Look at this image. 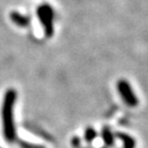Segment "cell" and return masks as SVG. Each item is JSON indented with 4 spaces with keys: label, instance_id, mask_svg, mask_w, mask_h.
I'll return each instance as SVG.
<instances>
[{
    "label": "cell",
    "instance_id": "6da1fadb",
    "mask_svg": "<svg viewBox=\"0 0 148 148\" xmlns=\"http://www.w3.org/2000/svg\"><path fill=\"white\" fill-rule=\"evenodd\" d=\"M16 92L14 88L6 90L2 103V123L3 134L6 141L12 142L16 139V129L14 123V106L16 101Z\"/></svg>",
    "mask_w": 148,
    "mask_h": 148
},
{
    "label": "cell",
    "instance_id": "7a4b0ae2",
    "mask_svg": "<svg viewBox=\"0 0 148 148\" xmlns=\"http://www.w3.org/2000/svg\"><path fill=\"white\" fill-rule=\"evenodd\" d=\"M37 16L43 27L44 34L46 37H51L53 35V10L47 3L39 5L37 8Z\"/></svg>",
    "mask_w": 148,
    "mask_h": 148
},
{
    "label": "cell",
    "instance_id": "3957f363",
    "mask_svg": "<svg viewBox=\"0 0 148 148\" xmlns=\"http://www.w3.org/2000/svg\"><path fill=\"white\" fill-rule=\"evenodd\" d=\"M117 88H118V92H119L120 96L123 98V100L127 105H130V106H135V105H137L138 100H137L132 88L130 86L129 82H127V80H123V79H121V80L118 81Z\"/></svg>",
    "mask_w": 148,
    "mask_h": 148
},
{
    "label": "cell",
    "instance_id": "277c9868",
    "mask_svg": "<svg viewBox=\"0 0 148 148\" xmlns=\"http://www.w3.org/2000/svg\"><path fill=\"white\" fill-rule=\"evenodd\" d=\"M10 18L16 25L20 26V27H28L30 24V18L29 16H24V14L16 12H12L10 14Z\"/></svg>",
    "mask_w": 148,
    "mask_h": 148
}]
</instances>
